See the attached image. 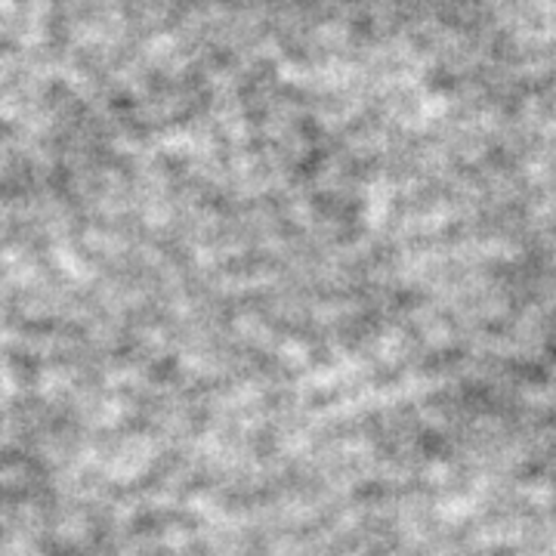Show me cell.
Segmentation results:
<instances>
[]
</instances>
